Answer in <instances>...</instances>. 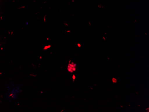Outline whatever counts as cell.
<instances>
[{
    "mask_svg": "<svg viewBox=\"0 0 149 112\" xmlns=\"http://www.w3.org/2000/svg\"><path fill=\"white\" fill-rule=\"evenodd\" d=\"M112 82L113 83H116L118 82V80L115 78H113L112 79Z\"/></svg>",
    "mask_w": 149,
    "mask_h": 112,
    "instance_id": "6da1fadb",
    "label": "cell"
},
{
    "mask_svg": "<svg viewBox=\"0 0 149 112\" xmlns=\"http://www.w3.org/2000/svg\"><path fill=\"white\" fill-rule=\"evenodd\" d=\"M72 79L73 80V81H74V80L76 79V76H75V75H73Z\"/></svg>",
    "mask_w": 149,
    "mask_h": 112,
    "instance_id": "7a4b0ae2",
    "label": "cell"
},
{
    "mask_svg": "<svg viewBox=\"0 0 149 112\" xmlns=\"http://www.w3.org/2000/svg\"><path fill=\"white\" fill-rule=\"evenodd\" d=\"M72 70L73 71V72H74V71H76V67H73L72 68Z\"/></svg>",
    "mask_w": 149,
    "mask_h": 112,
    "instance_id": "3957f363",
    "label": "cell"
},
{
    "mask_svg": "<svg viewBox=\"0 0 149 112\" xmlns=\"http://www.w3.org/2000/svg\"><path fill=\"white\" fill-rule=\"evenodd\" d=\"M146 112H149V108H147V109H146Z\"/></svg>",
    "mask_w": 149,
    "mask_h": 112,
    "instance_id": "277c9868",
    "label": "cell"
},
{
    "mask_svg": "<svg viewBox=\"0 0 149 112\" xmlns=\"http://www.w3.org/2000/svg\"><path fill=\"white\" fill-rule=\"evenodd\" d=\"M78 46L79 47H80V45H79V44H78Z\"/></svg>",
    "mask_w": 149,
    "mask_h": 112,
    "instance_id": "5b68a950",
    "label": "cell"
},
{
    "mask_svg": "<svg viewBox=\"0 0 149 112\" xmlns=\"http://www.w3.org/2000/svg\"><path fill=\"white\" fill-rule=\"evenodd\" d=\"M40 59H42V57L41 56L40 57Z\"/></svg>",
    "mask_w": 149,
    "mask_h": 112,
    "instance_id": "8992f818",
    "label": "cell"
}]
</instances>
